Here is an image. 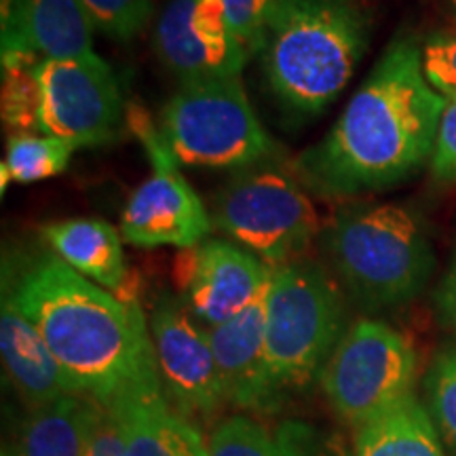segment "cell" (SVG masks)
<instances>
[{"label":"cell","instance_id":"8fae6325","mask_svg":"<svg viewBox=\"0 0 456 456\" xmlns=\"http://www.w3.org/2000/svg\"><path fill=\"white\" fill-rule=\"evenodd\" d=\"M151 338L169 402L184 416H214L226 403L209 330L184 302L163 296L151 315Z\"/></svg>","mask_w":456,"mask_h":456},{"label":"cell","instance_id":"d6986e66","mask_svg":"<svg viewBox=\"0 0 456 456\" xmlns=\"http://www.w3.org/2000/svg\"><path fill=\"white\" fill-rule=\"evenodd\" d=\"M94 406L91 397L66 395L30 410L9 456H87Z\"/></svg>","mask_w":456,"mask_h":456},{"label":"cell","instance_id":"ba28073f","mask_svg":"<svg viewBox=\"0 0 456 456\" xmlns=\"http://www.w3.org/2000/svg\"><path fill=\"white\" fill-rule=\"evenodd\" d=\"M416 368L406 336L385 322L359 319L330 355L319 383L334 412L359 429L412 395Z\"/></svg>","mask_w":456,"mask_h":456},{"label":"cell","instance_id":"6da1fadb","mask_svg":"<svg viewBox=\"0 0 456 456\" xmlns=\"http://www.w3.org/2000/svg\"><path fill=\"white\" fill-rule=\"evenodd\" d=\"M444 106L425 78L423 47L393 38L326 138L296 159V180L323 199L397 186L433 155Z\"/></svg>","mask_w":456,"mask_h":456},{"label":"cell","instance_id":"8992f818","mask_svg":"<svg viewBox=\"0 0 456 456\" xmlns=\"http://www.w3.org/2000/svg\"><path fill=\"white\" fill-rule=\"evenodd\" d=\"M161 135L184 167L243 171L279 155L277 142L245 95L241 77L182 83L163 108Z\"/></svg>","mask_w":456,"mask_h":456},{"label":"cell","instance_id":"30bf717a","mask_svg":"<svg viewBox=\"0 0 456 456\" xmlns=\"http://www.w3.org/2000/svg\"><path fill=\"white\" fill-rule=\"evenodd\" d=\"M38 131L70 142L74 148L104 144L123 117L117 78L104 60H41Z\"/></svg>","mask_w":456,"mask_h":456},{"label":"cell","instance_id":"d4e9b609","mask_svg":"<svg viewBox=\"0 0 456 456\" xmlns=\"http://www.w3.org/2000/svg\"><path fill=\"white\" fill-rule=\"evenodd\" d=\"M94 30L114 41H131L152 15V0H77Z\"/></svg>","mask_w":456,"mask_h":456},{"label":"cell","instance_id":"ffe728a7","mask_svg":"<svg viewBox=\"0 0 456 456\" xmlns=\"http://www.w3.org/2000/svg\"><path fill=\"white\" fill-rule=\"evenodd\" d=\"M355 456H446V452L429 412L412 393L355 429Z\"/></svg>","mask_w":456,"mask_h":456},{"label":"cell","instance_id":"2e32d148","mask_svg":"<svg viewBox=\"0 0 456 456\" xmlns=\"http://www.w3.org/2000/svg\"><path fill=\"white\" fill-rule=\"evenodd\" d=\"M0 355L11 385L30 410L77 395L41 332L9 294L0 305Z\"/></svg>","mask_w":456,"mask_h":456},{"label":"cell","instance_id":"4dcf8cb0","mask_svg":"<svg viewBox=\"0 0 456 456\" xmlns=\"http://www.w3.org/2000/svg\"><path fill=\"white\" fill-rule=\"evenodd\" d=\"M3 456H9V452H7V450H4V452H3Z\"/></svg>","mask_w":456,"mask_h":456},{"label":"cell","instance_id":"e0dca14e","mask_svg":"<svg viewBox=\"0 0 456 456\" xmlns=\"http://www.w3.org/2000/svg\"><path fill=\"white\" fill-rule=\"evenodd\" d=\"M209 456H346L338 436L302 420L260 423L231 416L216 427L208 442Z\"/></svg>","mask_w":456,"mask_h":456},{"label":"cell","instance_id":"4fadbf2b","mask_svg":"<svg viewBox=\"0 0 456 456\" xmlns=\"http://www.w3.org/2000/svg\"><path fill=\"white\" fill-rule=\"evenodd\" d=\"M273 269L239 243L205 239L180 256L182 302L199 323L212 330L239 315L271 281Z\"/></svg>","mask_w":456,"mask_h":456},{"label":"cell","instance_id":"277c9868","mask_svg":"<svg viewBox=\"0 0 456 456\" xmlns=\"http://www.w3.org/2000/svg\"><path fill=\"white\" fill-rule=\"evenodd\" d=\"M330 266L370 311L399 309L423 294L436 254L423 218L399 203H353L319 232Z\"/></svg>","mask_w":456,"mask_h":456},{"label":"cell","instance_id":"7c38bea8","mask_svg":"<svg viewBox=\"0 0 456 456\" xmlns=\"http://www.w3.org/2000/svg\"><path fill=\"white\" fill-rule=\"evenodd\" d=\"M155 47L180 85L241 77L252 57L228 24L224 0H169L159 17Z\"/></svg>","mask_w":456,"mask_h":456},{"label":"cell","instance_id":"484cf974","mask_svg":"<svg viewBox=\"0 0 456 456\" xmlns=\"http://www.w3.org/2000/svg\"><path fill=\"white\" fill-rule=\"evenodd\" d=\"M425 78L444 98H456V32H436L423 45Z\"/></svg>","mask_w":456,"mask_h":456},{"label":"cell","instance_id":"44dd1931","mask_svg":"<svg viewBox=\"0 0 456 456\" xmlns=\"http://www.w3.org/2000/svg\"><path fill=\"white\" fill-rule=\"evenodd\" d=\"M26 30L43 60H100L87 15L77 0H21Z\"/></svg>","mask_w":456,"mask_h":456},{"label":"cell","instance_id":"83f0119b","mask_svg":"<svg viewBox=\"0 0 456 456\" xmlns=\"http://www.w3.org/2000/svg\"><path fill=\"white\" fill-rule=\"evenodd\" d=\"M87 456H127V446H125L117 414L106 402H98V399H95L89 425Z\"/></svg>","mask_w":456,"mask_h":456},{"label":"cell","instance_id":"5bb4252c","mask_svg":"<svg viewBox=\"0 0 456 456\" xmlns=\"http://www.w3.org/2000/svg\"><path fill=\"white\" fill-rule=\"evenodd\" d=\"M121 425L127 456H209L208 444L169 402L159 368L106 399Z\"/></svg>","mask_w":456,"mask_h":456},{"label":"cell","instance_id":"3957f363","mask_svg":"<svg viewBox=\"0 0 456 456\" xmlns=\"http://www.w3.org/2000/svg\"><path fill=\"white\" fill-rule=\"evenodd\" d=\"M368 41L370 17L357 0H275L256 55L273 98L309 118L342 94Z\"/></svg>","mask_w":456,"mask_h":456},{"label":"cell","instance_id":"f1b7e54d","mask_svg":"<svg viewBox=\"0 0 456 456\" xmlns=\"http://www.w3.org/2000/svg\"><path fill=\"white\" fill-rule=\"evenodd\" d=\"M431 171L440 182H456V98H446L433 146Z\"/></svg>","mask_w":456,"mask_h":456},{"label":"cell","instance_id":"52a82bcc","mask_svg":"<svg viewBox=\"0 0 456 456\" xmlns=\"http://www.w3.org/2000/svg\"><path fill=\"white\" fill-rule=\"evenodd\" d=\"M212 222L269 266L292 262L322 232L305 186L275 163L239 171L216 197Z\"/></svg>","mask_w":456,"mask_h":456},{"label":"cell","instance_id":"7402d4cb","mask_svg":"<svg viewBox=\"0 0 456 456\" xmlns=\"http://www.w3.org/2000/svg\"><path fill=\"white\" fill-rule=\"evenodd\" d=\"M74 151L77 148L70 142L53 138V135H11L4 165H7L11 180L20 184H32V182L64 174Z\"/></svg>","mask_w":456,"mask_h":456},{"label":"cell","instance_id":"9a60e30c","mask_svg":"<svg viewBox=\"0 0 456 456\" xmlns=\"http://www.w3.org/2000/svg\"><path fill=\"white\" fill-rule=\"evenodd\" d=\"M269 289L271 281L239 315L209 330L226 403L260 414L271 412L279 403L271 391L265 359Z\"/></svg>","mask_w":456,"mask_h":456},{"label":"cell","instance_id":"603a6c76","mask_svg":"<svg viewBox=\"0 0 456 456\" xmlns=\"http://www.w3.org/2000/svg\"><path fill=\"white\" fill-rule=\"evenodd\" d=\"M425 395L437 436L456 456V342L442 346L433 357L425 376Z\"/></svg>","mask_w":456,"mask_h":456},{"label":"cell","instance_id":"ac0fdd59","mask_svg":"<svg viewBox=\"0 0 456 456\" xmlns=\"http://www.w3.org/2000/svg\"><path fill=\"white\" fill-rule=\"evenodd\" d=\"M43 237L51 252L70 269L108 292L121 296L127 279L123 235L112 224L95 218H74L47 224Z\"/></svg>","mask_w":456,"mask_h":456},{"label":"cell","instance_id":"7a4b0ae2","mask_svg":"<svg viewBox=\"0 0 456 456\" xmlns=\"http://www.w3.org/2000/svg\"><path fill=\"white\" fill-rule=\"evenodd\" d=\"M13 269L4 294L41 332L77 395L106 402L159 368L134 298L100 288L53 252L34 254Z\"/></svg>","mask_w":456,"mask_h":456},{"label":"cell","instance_id":"f546056e","mask_svg":"<svg viewBox=\"0 0 456 456\" xmlns=\"http://www.w3.org/2000/svg\"><path fill=\"white\" fill-rule=\"evenodd\" d=\"M436 300H437V309H440L442 317L456 330V256L452 265H450L448 273L442 279L440 289H437L436 294Z\"/></svg>","mask_w":456,"mask_h":456},{"label":"cell","instance_id":"cb8c5ba5","mask_svg":"<svg viewBox=\"0 0 456 456\" xmlns=\"http://www.w3.org/2000/svg\"><path fill=\"white\" fill-rule=\"evenodd\" d=\"M38 61L3 64V118L20 134L38 131V83L34 68Z\"/></svg>","mask_w":456,"mask_h":456},{"label":"cell","instance_id":"9c48e42d","mask_svg":"<svg viewBox=\"0 0 456 456\" xmlns=\"http://www.w3.org/2000/svg\"><path fill=\"white\" fill-rule=\"evenodd\" d=\"M127 118L129 127L151 157L152 174L135 188L125 205L118 228L123 241L138 248H195L212 231L214 222L208 209L182 178L180 165L165 144L161 129H157L148 114L135 106H129Z\"/></svg>","mask_w":456,"mask_h":456},{"label":"cell","instance_id":"5b68a950","mask_svg":"<svg viewBox=\"0 0 456 456\" xmlns=\"http://www.w3.org/2000/svg\"><path fill=\"white\" fill-rule=\"evenodd\" d=\"M346 330L345 296L323 266L292 260L273 269L265 359L277 402L322 376Z\"/></svg>","mask_w":456,"mask_h":456},{"label":"cell","instance_id":"4316f807","mask_svg":"<svg viewBox=\"0 0 456 456\" xmlns=\"http://www.w3.org/2000/svg\"><path fill=\"white\" fill-rule=\"evenodd\" d=\"M273 3L275 0H224L228 24L249 55H256L262 24Z\"/></svg>","mask_w":456,"mask_h":456}]
</instances>
